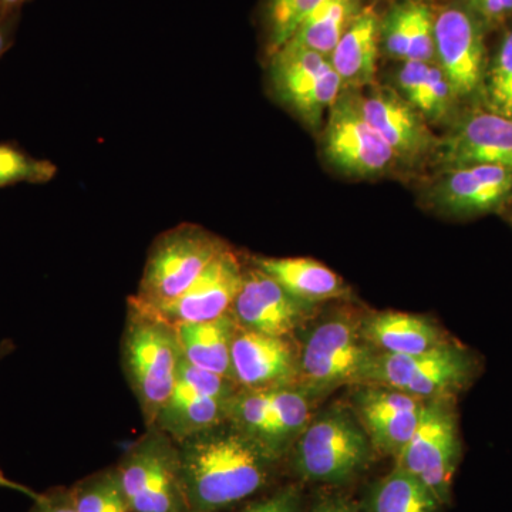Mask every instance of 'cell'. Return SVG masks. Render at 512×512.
I'll list each match as a JSON object with an SVG mask.
<instances>
[{"label":"cell","instance_id":"ab89813d","mask_svg":"<svg viewBox=\"0 0 512 512\" xmlns=\"http://www.w3.org/2000/svg\"><path fill=\"white\" fill-rule=\"evenodd\" d=\"M508 212H510V220L512 222V204L510 205V207H508Z\"/></svg>","mask_w":512,"mask_h":512},{"label":"cell","instance_id":"6da1fadb","mask_svg":"<svg viewBox=\"0 0 512 512\" xmlns=\"http://www.w3.org/2000/svg\"><path fill=\"white\" fill-rule=\"evenodd\" d=\"M177 444L190 512H217L251 497L275 463L228 421Z\"/></svg>","mask_w":512,"mask_h":512},{"label":"cell","instance_id":"836d02e7","mask_svg":"<svg viewBox=\"0 0 512 512\" xmlns=\"http://www.w3.org/2000/svg\"><path fill=\"white\" fill-rule=\"evenodd\" d=\"M29 512H77L72 490H52L40 494Z\"/></svg>","mask_w":512,"mask_h":512},{"label":"cell","instance_id":"f35d334b","mask_svg":"<svg viewBox=\"0 0 512 512\" xmlns=\"http://www.w3.org/2000/svg\"><path fill=\"white\" fill-rule=\"evenodd\" d=\"M6 353H8V350L0 349V359H2V357L5 356Z\"/></svg>","mask_w":512,"mask_h":512},{"label":"cell","instance_id":"5b68a950","mask_svg":"<svg viewBox=\"0 0 512 512\" xmlns=\"http://www.w3.org/2000/svg\"><path fill=\"white\" fill-rule=\"evenodd\" d=\"M477 373V357L451 340L419 355L376 353L359 386L387 387L424 402L456 399L457 393L470 386Z\"/></svg>","mask_w":512,"mask_h":512},{"label":"cell","instance_id":"44dd1931","mask_svg":"<svg viewBox=\"0 0 512 512\" xmlns=\"http://www.w3.org/2000/svg\"><path fill=\"white\" fill-rule=\"evenodd\" d=\"M362 333L375 352L390 355H419L451 342L430 319L396 311L363 313Z\"/></svg>","mask_w":512,"mask_h":512},{"label":"cell","instance_id":"5bb4252c","mask_svg":"<svg viewBox=\"0 0 512 512\" xmlns=\"http://www.w3.org/2000/svg\"><path fill=\"white\" fill-rule=\"evenodd\" d=\"M498 165L512 170V119L484 109L464 110L439 138L431 165Z\"/></svg>","mask_w":512,"mask_h":512},{"label":"cell","instance_id":"30bf717a","mask_svg":"<svg viewBox=\"0 0 512 512\" xmlns=\"http://www.w3.org/2000/svg\"><path fill=\"white\" fill-rule=\"evenodd\" d=\"M487 30L463 0L436 9V62L464 110L480 109L490 53Z\"/></svg>","mask_w":512,"mask_h":512},{"label":"cell","instance_id":"9a60e30c","mask_svg":"<svg viewBox=\"0 0 512 512\" xmlns=\"http://www.w3.org/2000/svg\"><path fill=\"white\" fill-rule=\"evenodd\" d=\"M315 308L251 264L245 268L231 313L241 329L288 338L312 318Z\"/></svg>","mask_w":512,"mask_h":512},{"label":"cell","instance_id":"52a82bcc","mask_svg":"<svg viewBox=\"0 0 512 512\" xmlns=\"http://www.w3.org/2000/svg\"><path fill=\"white\" fill-rule=\"evenodd\" d=\"M133 512H190L181 478L177 441L147 427L114 468Z\"/></svg>","mask_w":512,"mask_h":512},{"label":"cell","instance_id":"d6a6232c","mask_svg":"<svg viewBox=\"0 0 512 512\" xmlns=\"http://www.w3.org/2000/svg\"><path fill=\"white\" fill-rule=\"evenodd\" d=\"M302 497L295 485L282 488L278 493L249 505L242 512H301Z\"/></svg>","mask_w":512,"mask_h":512},{"label":"cell","instance_id":"3957f363","mask_svg":"<svg viewBox=\"0 0 512 512\" xmlns=\"http://www.w3.org/2000/svg\"><path fill=\"white\" fill-rule=\"evenodd\" d=\"M362 316L355 309L342 308L309 329L298 350L296 386L313 397L342 384L359 386L377 353L363 338Z\"/></svg>","mask_w":512,"mask_h":512},{"label":"cell","instance_id":"7402d4cb","mask_svg":"<svg viewBox=\"0 0 512 512\" xmlns=\"http://www.w3.org/2000/svg\"><path fill=\"white\" fill-rule=\"evenodd\" d=\"M380 55V16L365 6L330 53V63L345 90L363 92L376 84Z\"/></svg>","mask_w":512,"mask_h":512},{"label":"cell","instance_id":"8992f818","mask_svg":"<svg viewBox=\"0 0 512 512\" xmlns=\"http://www.w3.org/2000/svg\"><path fill=\"white\" fill-rule=\"evenodd\" d=\"M227 248V242L198 225H178L164 232L148 252L138 292L131 301L146 308L174 301Z\"/></svg>","mask_w":512,"mask_h":512},{"label":"cell","instance_id":"ac0fdd59","mask_svg":"<svg viewBox=\"0 0 512 512\" xmlns=\"http://www.w3.org/2000/svg\"><path fill=\"white\" fill-rule=\"evenodd\" d=\"M231 376L239 389L272 390L298 382V350L288 338L238 329Z\"/></svg>","mask_w":512,"mask_h":512},{"label":"cell","instance_id":"8fae6325","mask_svg":"<svg viewBox=\"0 0 512 512\" xmlns=\"http://www.w3.org/2000/svg\"><path fill=\"white\" fill-rule=\"evenodd\" d=\"M238 386L228 377L208 372L181 359L170 399L153 426L177 443L228 421L229 402Z\"/></svg>","mask_w":512,"mask_h":512},{"label":"cell","instance_id":"7c38bea8","mask_svg":"<svg viewBox=\"0 0 512 512\" xmlns=\"http://www.w3.org/2000/svg\"><path fill=\"white\" fill-rule=\"evenodd\" d=\"M423 204L454 220L500 214L512 204V170L481 164L441 168L424 190Z\"/></svg>","mask_w":512,"mask_h":512},{"label":"cell","instance_id":"d4e9b609","mask_svg":"<svg viewBox=\"0 0 512 512\" xmlns=\"http://www.w3.org/2000/svg\"><path fill=\"white\" fill-rule=\"evenodd\" d=\"M312 399L311 394L296 384L271 390L268 426L261 447L272 460L284 456L308 426Z\"/></svg>","mask_w":512,"mask_h":512},{"label":"cell","instance_id":"603a6c76","mask_svg":"<svg viewBox=\"0 0 512 512\" xmlns=\"http://www.w3.org/2000/svg\"><path fill=\"white\" fill-rule=\"evenodd\" d=\"M251 264L275 279L296 299L309 305L348 298L350 293L348 284L316 259L256 256Z\"/></svg>","mask_w":512,"mask_h":512},{"label":"cell","instance_id":"d590c367","mask_svg":"<svg viewBox=\"0 0 512 512\" xmlns=\"http://www.w3.org/2000/svg\"><path fill=\"white\" fill-rule=\"evenodd\" d=\"M0 488H8V490L16 491V493L28 495V497L32 498L33 501L40 497V494L33 491L32 488L10 480V478L5 476V473H3L2 470H0Z\"/></svg>","mask_w":512,"mask_h":512},{"label":"cell","instance_id":"277c9868","mask_svg":"<svg viewBox=\"0 0 512 512\" xmlns=\"http://www.w3.org/2000/svg\"><path fill=\"white\" fill-rule=\"evenodd\" d=\"M292 467L302 480L340 485L369 466L373 454L366 430L356 413L332 407L309 421L293 444Z\"/></svg>","mask_w":512,"mask_h":512},{"label":"cell","instance_id":"2e32d148","mask_svg":"<svg viewBox=\"0 0 512 512\" xmlns=\"http://www.w3.org/2000/svg\"><path fill=\"white\" fill-rule=\"evenodd\" d=\"M244 271L245 266L237 252L228 247L205 268L183 295L158 308H143L157 313L174 326L221 318L231 312L241 289Z\"/></svg>","mask_w":512,"mask_h":512},{"label":"cell","instance_id":"e0dca14e","mask_svg":"<svg viewBox=\"0 0 512 512\" xmlns=\"http://www.w3.org/2000/svg\"><path fill=\"white\" fill-rule=\"evenodd\" d=\"M355 394V413L372 443L373 450L397 458L412 439L423 413L424 400L363 384Z\"/></svg>","mask_w":512,"mask_h":512},{"label":"cell","instance_id":"f1b7e54d","mask_svg":"<svg viewBox=\"0 0 512 512\" xmlns=\"http://www.w3.org/2000/svg\"><path fill=\"white\" fill-rule=\"evenodd\" d=\"M323 0H264L262 25L265 30L266 55L274 56L301 28L306 18Z\"/></svg>","mask_w":512,"mask_h":512},{"label":"cell","instance_id":"9c48e42d","mask_svg":"<svg viewBox=\"0 0 512 512\" xmlns=\"http://www.w3.org/2000/svg\"><path fill=\"white\" fill-rule=\"evenodd\" d=\"M268 79L275 100L313 131L345 90L328 56L291 43L269 57Z\"/></svg>","mask_w":512,"mask_h":512},{"label":"cell","instance_id":"d6986e66","mask_svg":"<svg viewBox=\"0 0 512 512\" xmlns=\"http://www.w3.org/2000/svg\"><path fill=\"white\" fill-rule=\"evenodd\" d=\"M392 87L430 127L451 126L464 109L436 60L399 63Z\"/></svg>","mask_w":512,"mask_h":512},{"label":"cell","instance_id":"74e56055","mask_svg":"<svg viewBox=\"0 0 512 512\" xmlns=\"http://www.w3.org/2000/svg\"><path fill=\"white\" fill-rule=\"evenodd\" d=\"M25 2L26 0H0V8L3 10L15 9Z\"/></svg>","mask_w":512,"mask_h":512},{"label":"cell","instance_id":"e575fe53","mask_svg":"<svg viewBox=\"0 0 512 512\" xmlns=\"http://www.w3.org/2000/svg\"><path fill=\"white\" fill-rule=\"evenodd\" d=\"M312 512H360L355 504L342 497L326 498L315 505Z\"/></svg>","mask_w":512,"mask_h":512},{"label":"cell","instance_id":"ba28073f","mask_svg":"<svg viewBox=\"0 0 512 512\" xmlns=\"http://www.w3.org/2000/svg\"><path fill=\"white\" fill-rule=\"evenodd\" d=\"M320 136L323 160L340 175L353 180H379L400 170L392 148L363 116L359 92L343 90L330 107Z\"/></svg>","mask_w":512,"mask_h":512},{"label":"cell","instance_id":"4fadbf2b","mask_svg":"<svg viewBox=\"0 0 512 512\" xmlns=\"http://www.w3.org/2000/svg\"><path fill=\"white\" fill-rule=\"evenodd\" d=\"M359 92L360 110L367 123L392 148L400 170L431 164L439 136L392 86L373 84Z\"/></svg>","mask_w":512,"mask_h":512},{"label":"cell","instance_id":"4316f807","mask_svg":"<svg viewBox=\"0 0 512 512\" xmlns=\"http://www.w3.org/2000/svg\"><path fill=\"white\" fill-rule=\"evenodd\" d=\"M441 507L419 478L399 467L377 481L367 498V512H440Z\"/></svg>","mask_w":512,"mask_h":512},{"label":"cell","instance_id":"1f68e13d","mask_svg":"<svg viewBox=\"0 0 512 512\" xmlns=\"http://www.w3.org/2000/svg\"><path fill=\"white\" fill-rule=\"evenodd\" d=\"M487 32L504 28L512 19V0H463Z\"/></svg>","mask_w":512,"mask_h":512},{"label":"cell","instance_id":"484cf974","mask_svg":"<svg viewBox=\"0 0 512 512\" xmlns=\"http://www.w3.org/2000/svg\"><path fill=\"white\" fill-rule=\"evenodd\" d=\"M363 8L365 0H323L289 43L329 57Z\"/></svg>","mask_w":512,"mask_h":512},{"label":"cell","instance_id":"4dcf8cb0","mask_svg":"<svg viewBox=\"0 0 512 512\" xmlns=\"http://www.w3.org/2000/svg\"><path fill=\"white\" fill-rule=\"evenodd\" d=\"M57 174L55 164L29 156L25 151L0 144V188L15 184H46Z\"/></svg>","mask_w":512,"mask_h":512},{"label":"cell","instance_id":"83f0119b","mask_svg":"<svg viewBox=\"0 0 512 512\" xmlns=\"http://www.w3.org/2000/svg\"><path fill=\"white\" fill-rule=\"evenodd\" d=\"M481 109L512 119V28L504 30L488 60Z\"/></svg>","mask_w":512,"mask_h":512},{"label":"cell","instance_id":"8d00e7d4","mask_svg":"<svg viewBox=\"0 0 512 512\" xmlns=\"http://www.w3.org/2000/svg\"><path fill=\"white\" fill-rule=\"evenodd\" d=\"M9 42L8 23H6L5 18H3V13L0 12V57H2L3 53L8 49Z\"/></svg>","mask_w":512,"mask_h":512},{"label":"cell","instance_id":"cb8c5ba5","mask_svg":"<svg viewBox=\"0 0 512 512\" xmlns=\"http://www.w3.org/2000/svg\"><path fill=\"white\" fill-rule=\"evenodd\" d=\"M238 329L237 320L231 312L208 322L175 326L181 352L187 362L231 380V350Z\"/></svg>","mask_w":512,"mask_h":512},{"label":"cell","instance_id":"f546056e","mask_svg":"<svg viewBox=\"0 0 512 512\" xmlns=\"http://www.w3.org/2000/svg\"><path fill=\"white\" fill-rule=\"evenodd\" d=\"M77 512H133L116 470L101 471L72 488Z\"/></svg>","mask_w":512,"mask_h":512},{"label":"cell","instance_id":"7a4b0ae2","mask_svg":"<svg viewBox=\"0 0 512 512\" xmlns=\"http://www.w3.org/2000/svg\"><path fill=\"white\" fill-rule=\"evenodd\" d=\"M121 357L127 382L151 427L173 393L183 359L175 326L130 299Z\"/></svg>","mask_w":512,"mask_h":512},{"label":"cell","instance_id":"ffe728a7","mask_svg":"<svg viewBox=\"0 0 512 512\" xmlns=\"http://www.w3.org/2000/svg\"><path fill=\"white\" fill-rule=\"evenodd\" d=\"M436 10L423 0H403L380 18V50L397 63L436 60Z\"/></svg>","mask_w":512,"mask_h":512}]
</instances>
